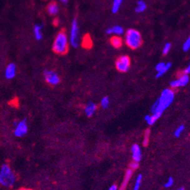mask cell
<instances>
[{"mask_svg": "<svg viewBox=\"0 0 190 190\" xmlns=\"http://www.w3.org/2000/svg\"><path fill=\"white\" fill-rule=\"evenodd\" d=\"M173 183H174V180H173V179L172 178V177H169L168 180H167V182H165V184H164V187L165 188L171 187V186L173 185Z\"/></svg>", "mask_w": 190, "mask_h": 190, "instance_id": "obj_28", "label": "cell"}, {"mask_svg": "<svg viewBox=\"0 0 190 190\" xmlns=\"http://www.w3.org/2000/svg\"><path fill=\"white\" fill-rule=\"evenodd\" d=\"M142 180V174L138 175L135 182V185H134L133 190H139V188H140L141 186Z\"/></svg>", "mask_w": 190, "mask_h": 190, "instance_id": "obj_22", "label": "cell"}, {"mask_svg": "<svg viewBox=\"0 0 190 190\" xmlns=\"http://www.w3.org/2000/svg\"><path fill=\"white\" fill-rule=\"evenodd\" d=\"M189 82V75H186L182 73V74L177 79L172 81L171 83H170V85H171L172 89L178 88V87H184V86L187 85Z\"/></svg>", "mask_w": 190, "mask_h": 190, "instance_id": "obj_9", "label": "cell"}, {"mask_svg": "<svg viewBox=\"0 0 190 190\" xmlns=\"http://www.w3.org/2000/svg\"><path fill=\"white\" fill-rule=\"evenodd\" d=\"M131 151L132 160H133V161H135V162L139 163L142 158V150L139 145L135 144L132 145L131 148Z\"/></svg>", "mask_w": 190, "mask_h": 190, "instance_id": "obj_12", "label": "cell"}, {"mask_svg": "<svg viewBox=\"0 0 190 190\" xmlns=\"http://www.w3.org/2000/svg\"><path fill=\"white\" fill-rule=\"evenodd\" d=\"M42 26L40 24H35L33 27V34L36 40H40L42 38Z\"/></svg>", "mask_w": 190, "mask_h": 190, "instance_id": "obj_16", "label": "cell"}, {"mask_svg": "<svg viewBox=\"0 0 190 190\" xmlns=\"http://www.w3.org/2000/svg\"><path fill=\"white\" fill-rule=\"evenodd\" d=\"M171 44H170V43H167V44L164 45V48H163V54L164 55H166L168 54V53L170 52V50H171Z\"/></svg>", "mask_w": 190, "mask_h": 190, "instance_id": "obj_27", "label": "cell"}, {"mask_svg": "<svg viewBox=\"0 0 190 190\" xmlns=\"http://www.w3.org/2000/svg\"><path fill=\"white\" fill-rule=\"evenodd\" d=\"M109 103H110V100H109V98L108 97H104L101 100V102H100V105L103 109L108 108L109 107Z\"/></svg>", "mask_w": 190, "mask_h": 190, "instance_id": "obj_23", "label": "cell"}, {"mask_svg": "<svg viewBox=\"0 0 190 190\" xmlns=\"http://www.w3.org/2000/svg\"><path fill=\"white\" fill-rule=\"evenodd\" d=\"M132 170L131 169H129L128 170H127L126 172V174H125L124 179H123V182H122V185L121 186V188H120L118 190H125L127 188V184H128L129 180H130V177H132Z\"/></svg>", "mask_w": 190, "mask_h": 190, "instance_id": "obj_15", "label": "cell"}, {"mask_svg": "<svg viewBox=\"0 0 190 190\" xmlns=\"http://www.w3.org/2000/svg\"><path fill=\"white\" fill-rule=\"evenodd\" d=\"M70 42H71V46L73 47L76 48L79 46V27L78 19L76 18L73 19L72 23H71Z\"/></svg>", "mask_w": 190, "mask_h": 190, "instance_id": "obj_6", "label": "cell"}, {"mask_svg": "<svg viewBox=\"0 0 190 190\" xmlns=\"http://www.w3.org/2000/svg\"><path fill=\"white\" fill-rule=\"evenodd\" d=\"M14 126H15V129H14V134L16 137L18 138H22L28 132V120L27 119H24L21 120H15L14 122Z\"/></svg>", "mask_w": 190, "mask_h": 190, "instance_id": "obj_5", "label": "cell"}, {"mask_svg": "<svg viewBox=\"0 0 190 190\" xmlns=\"http://www.w3.org/2000/svg\"><path fill=\"white\" fill-rule=\"evenodd\" d=\"M16 180L17 177L12 168L7 164H2L0 168V185L5 188H12Z\"/></svg>", "mask_w": 190, "mask_h": 190, "instance_id": "obj_2", "label": "cell"}, {"mask_svg": "<svg viewBox=\"0 0 190 190\" xmlns=\"http://www.w3.org/2000/svg\"><path fill=\"white\" fill-rule=\"evenodd\" d=\"M16 69L17 66L15 63H10L7 66L5 70V77L6 79H12L16 75Z\"/></svg>", "mask_w": 190, "mask_h": 190, "instance_id": "obj_11", "label": "cell"}, {"mask_svg": "<svg viewBox=\"0 0 190 190\" xmlns=\"http://www.w3.org/2000/svg\"><path fill=\"white\" fill-rule=\"evenodd\" d=\"M125 42L127 45L131 49H138L142 44V39L140 33L137 30L129 29L125 35Z\"/></svg>", "mask_w": 190, "mask_h": 190, "instance_id": "obj_4", "label": "cell"}, {"mask_svg": "<svg viewBox=\"0 0 190 190\" xmlns=\"http://www.w3.org/2000/svg\"><path fill=\"white\" fill-rule=\"evenodd\" d=\"M43 75L46 82L49 83L50 85L55 86L58 85L59 82H60V77L57 75L56 72L52 70L46 69L43 71Z\"/></svg>", "mask_w": 190, "mask_h": 190, "instance_id": "obj_8", "label": "cell"}, {"mask_svg": "<svg viewBox=\"0 0 190 190\" xmlns=\"http://www.w3.org/2000/svg\"><path fill=\"white\" fill-rule=\"evenodd\" d=\"M177 190H185V189H184L183 187H180V188H179V189H177Z\"/></svg>", "mask_w": 190, "mask_h": 190, "instance_id": "obj_34", "label": "cell"}, {"mask_svg": "<svg viewBox=\"0 0 190 190\" xmlns=\"http://www.w3.org/2000/svg\"><path fill=\"white\" fill-rule=\"evenodd\" d=\"M161 117L160 115H158V114H152V116L150 115H146L145 116V120L147 122V123H148L149 125H154L155 123V122L157 121L158 119H159V118Z\"/></svg>", "mask_w": 190, "mask_h": 190, "instance_id": "obj_17", "label": "cell"}, {"mask_svg": "<svg viewBox=\"0 0 190 190\" xmlns=\"http://www.w3.org/2000/svg\"><path fill=\"white\" fill-rule=\"evenodd\" d=\"M172 66L171 62H168V63H164V62H159L158 64H157V66H155L156 71H158V73L156 74V78H158L162 76L163 75H164L165 73L171 69Z\"/></svg>", "mask_w": 190, "mask_h": 190, "instance_id": "obj_10", "label": "cell"}, {"mask_svg": "<svg viewBox=\"0 0 190 190\" xmlns=\"http://www.w3.org/2000/svg\"><path fill=\"white\" fill-rule=\"evenodd\" d=\"M59 1H60L61 3H64V4H66V3H68V0H59Z\"/></svg>", "mask_w": 190, "mask_h": 190, "instance_id": "obj_32", "label": "cell"}, {"mask_svg": "<svg viewBox=\"0 0 190 190\" xmlns=\"http://www.w3.org/2000/svg\"><path fill=\"white\" fill-rule=\"evenodd\" d=\"M182 73H183V74H186V75H189L190 73V66H188L187 67L184 69L183 72Z\"/></svg>", "mask_w": 190, "mask_h": 190, "instance_id": "obj_30", "label": "cell"}, {"mask_svg": "<svg viewBox=\"0 0 190 190\" xmlns=\"http://www.w3.org/2000/svg\"><path fill=\"white\" fill-rule=\"evenodd\" d=\"M189 48H190V38L189 37V38L184 42L183 45H182V49H183V51L187 52L189 50Z\"/></svg>", "mask_w": 190, "mask_h": 190, "instance_id": "obj_26", "label": "cell"}, {"mask_svg": "<svg viewBox=\"0 0 190 190\" xmlns=\"http://www.w3.org/2000/svg\"><path fill=\"white\" fill-rule=\"evenodd\" d=\"M150 129H146V132L144 133V139H143V145L144 146H147L149 142V139H150Z\"/></svg>", "mask_w": 190, "mask_h": 190, "instance_id": "obj_24", "label": "cell"}, {"mask_svg": "<svg viewBox=\"0 0 190 190\" xmlns=\"http://www.w3.org/2000/svg\"><path fill=\"white\" fill-rule=\"evenodd\" d=\"M175 93L173 89L166 88L161 92L158 99H157L151 107L152 114H158L161 116L167 108L171 106L174 100Z\"/></svg>", "mask_w": 190, "mask_h": 190, "instance_id": "obj_1", "label": "cell"}, {"mask_svg": "<svg viewBox=\"0 0 190 190\" xmlns=\"http://www.w3.org/2000/svg\"><path fill=\"white\" fill-rule=\"evenodd\" d=\"M116 68L121 72H127L130 68V59L127 55H121L116 61Z\"/></svg>", "mask_w": 190, "mask_h": 190, "instance_id": "obj_7", "label": "cell"}, {"mask_svg": "<svg viewBox=\"0 0 190 190\" xmlns=\"http://www.w3.org/2000/svg\"><path fill=\"white\" fill-rule=\"evenodd\" d=\"M53 51L58 54H65L68 50V40L64 30L58 34L52 46Z\"/></svg>", "mask_w": 190, "mask_h": 190, "instance_id": "obj_3", "label": "cell"}, {"mask_svg": "<svg viewBox=\"0 0 190 190\" xmlns=\"http://www.w3.org/2000/svg\"><path fill=\"white\" fill-rule=\"evenodd\" d=\"M47 11L49 15H55L58 12V6L55 3H52L48 5Z\"/></svg>", "mask_w": 190, "mask_h": 190, "instance_id": "obj_19", "label": "cell"}, {"mask_svg": "<svg viewBox=\"0 0 190 190\" xmlns=\"http://www.w3.org/2000/svg\"><path fill=\"white\" fill-rule=\"evenodd\" d=\"M123 31H124V30L122 27L119 26V25H116V26L108 28L106 30V33L108 34H115L116 36H118L123 34Z\"/></svg>", "mask_w": 190, "mask_h": 190, "instance_id": "obj_14", "label": "cell"}, {"mask_svg": "<svg viewBox=\"0 0 190 190\" xmlns=\"http://www.w3.org/2000/svg\"><path fill=\"white\" fill-rule=\"evenodd\" d=\"M108 190H118V188L116 185H112L110 188H109Z\"/></svg>", "mask_w": 190, "mask_h": 190, "instance_id": "obj_31", "label": "cell"}, {"mask_svg": "<svg viewBox=\"0 0 190 190\" xmlns=\"http://www.w3.org/2000/svg\"><path fill=\"white\" fill-rule=\"evenodd\" d=\"M123 0H113L112 5V12L113 13H117L119 11L120 7L123 3Z\"/></svg>", "mask_w": 190, "mask_h": 190, "instance_id": "obj_21", "label": "cell"}, {"mask_svg": "<svg viewBox=\"0 0 190 190\" xmlns=\"http://www.w3.org/2000/svg\"><path fill=\"white\" fill-rule=\"evenodd\" d=\"M184 129H185V126H184V125H180V126H178V128H177L174 132L175 137H177V138L180 137V135H182V133L183 132Z\"/></svg>", "mask_w": 190, "mask_h": 190, "instance_id": "obj_25", "label": "cell"}, {"mask_svg": "<svg viewBox=\"0 0 190 190\" xmlns=\"http://www.w3.org/2000/svg\"><path fill=\"white\" fill-rule=\"evenodd\" d=\"M111 44H112V45L114 48L118 49V48H120L122 46L123 42H122V39L121 37H118V36H114V37H112L111 38Z\"/></svg>", "mask_w": 190, "mask_h": 190, "instance_id": "obj_18", "label": "cell"}, {"mask_svg": "<svg viewBox=\"0 0 190 190\" xmlns=\"http://www.w3.org/2000/svg\"><path fill=\"white\" fill-rule=\"evenodd\" d=\"M18 190H33V189H28V188H21V189H19Z\"/></svg>", "mask_w": 190, "mask_h": 190, "instance_id": "obj_33", "label": "cell"}, {"mask_svg": "<svg viewBox=\"0 0 190 190\" xmlns=\"http://www.w3.org/2000/svg\"><path fill=\"white\" fill-rule=\"evenodd\" d=\"M96 109H97V106L93 102H89L87 103V104L86 105L85 109H84V112H85L86 115L88 117H90V116H93L95 114V113L96 112Z\"/></svg>", "mask_w": 190, "mask_h": 190, "instance_id": "obj_13", "label": "cell"}, {"mask_svg": "<svg viewBox=\"0 0 190 190\" xmlns=\"http://www.w3.org/2000/svg\"><path fill=\"white\" fill-rule=\"evenodd\" d=\"M138 167H139V163L138 162H135V161H133V162L130 163V169H131L132 170H134L137 169Z\"/></svg>", "mask_w": 190, "mask_h": 190, "instance_id": "obj_29", "label": "cell"}, {"mask_svg": "<svg viewBox=\"0 0 190 190\" xmlns=\"http://www.w3.org/2000/svg\"><path fill=\"white\" fill-rule=\"evenodd\" d=\"M146 7L147 5L146 4V3H145L144 1H142V0H139V1L137 2V6L135 9L136 12H137V13L143 12L144 11H146Z\"/></svg>", "mask_w": 190, "mask_h": 190, "instance_id": "obj_20", "label": "cell"}]
</instances>
